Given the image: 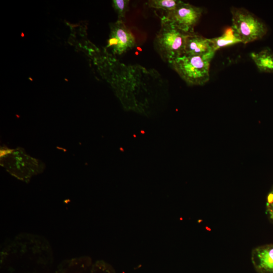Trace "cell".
<instances>
[{"instance_id": "obj_1", "label": "cell", "mask_w": 273, "mask_h": 273, "mask_svg": "<svg viewBox=\"0 0 273 273\" xmlns=\"http://www.w3.org/2000/svg\"><path fill=\"white\" fill-rule=\"evenodd\" d=\"M161 26L154 40V47L161 59L169 63L185 54L189 33L161 17Z\"/></svg>"}, {"instance_id": "obj_2", "label": "cell", "mask_w": 273, "mask_h": 273, "mask_svg": "<svg viewBox=\"0 0 273 273\" xmlns=\"http://www.w3.org/2000/svg\"><path fill=\"white\" fill-rule=\"evenodd\" d=\"M215 53L203 56L184 55L169 63V65L189 85H202L210 78L211 60Z\"/></svg>"}, {"instance_id": "obj_3", "label": "cell", "mask_w": 273, "mask_h": 273, "mask_svg": "<svg viewBox=\"0 0 273 273\" xmlns=\"http://www.w3.org/2000/svg\"><path fill=\"white\" fill-rule=\"evenodd\" d=\"M231 13V27L241 42L247 44L260 39L267 33L266 24L247 9L232 7Z\"/></svg>"}, {"instance_id": "obj_4", "label": "cell", "mask_w": 273, "mask_h": 273, "mask_svg": "<svg viewBox=\"0 0 273 273\" xmlns=\"http://www.w3.org/2000/svg\"><path fill=\"white\" fill-rule=\"evenodd\" d=\"M202 8L183 1L174 10L165 12L162 17L186 33L194 32V28L202 16Z\"/></svg>"}, {"instance_id": "obj_5", "label": "cell", "mask_w": 273, "mask_h": 273, "mask_svg": "<svg viewBox=\"0 0 273 273\" xmlns=\"http://www.w3.org/2000/svg\"><path fill=\"white\" fill-rule=\"evenodd\" d=\"M7 154L10 161L5 163V167L13 175L23 181H28L41 169L37 161L19 151H12Z\"/></svg>"}, {"instance_id": "obj_6", "label": "cell", "mask_w": 273, "mask_h": 273, "mask_svg": "<svg viewBox=\"0 0 273 273\" xmlns=\"http://www.w3.org/2000/svg\"><path fill=\"white\" fill-rule=\"evenodd\" d=\"M135 37L123 21L117 20L111 26V32L106 47L114 54L121 55L133 49Z\"/></svg>"}, {"instance_id": "obj_7", "label": "cell", "mask_w": 273, "mask_h": 273, "mask_svg": "<svg viewBox=\"0 0 273 273\" xmlns=\"http://www.w3.org/2000/svg\"><path fill=\"white\" fill-rule=\"evenodd\" d=\"M251 261L258 273H273V244L255 248L251 253Z\"/></svg>"}, {"instance_id": "obj_8", "label": "cell", "mask_w": 273, "mask_h": 273, "mask_svg": "<svg viewBox=\"0 0 273 273\" xmlns=\"http://www.w3.org/2000/svg\"><path fill=\"white\" fill-rule=\"evenodd\" d=\"M215 53L210 38H206L197 32L189 33L187 37L184 55L203 56Z\"/></svg>"}, {"instance_id": "obj_9", "label": "cell", "mask_w": 273, "mask_h": 273, "mask_svg": "<svg viewBox=\"0 0 273 273\" xmlns=\"http://www.w3.org/2000/svg\"><path fill=\"white\" fill-rule=\"evenodd\" d=\"M250 57L260 72L273 73V52L270 49L251 53Z\"/></svg>"}, {"instance_id": "obj_10", "label": "cell", "mask_w": 273, "mask_h": 273, "mask_svg": "<svg viewBox=\"0 0 273 273\" xmlns=\"http://www.w3.org/2000/svg\"><path fill=\"white\" fill-rule=\"evenodd\" d=\"M210 40L215 52L220 48L241 42L232 27L226 28L221 35Z\"/></svg>"}, {"instance_id": "obj_11", "label": "cell", "mask_w": 273, "mask_h": 273, "mask_svg": "<svg viewBox=\"0 0 273 273\" xmlns=\"http://www.w3.org/2000/svg\"><path fill=\"white\" fill-rule=\"evenodd\" d=\"M182 2L179 0H150L146 3L149 8L168 12L175 9Z\"/></svg>"}, {"instance_id": "obj_12", "label": "cell", "mask_w": 273, "mask_h": 273, "mask_svg": "<svg viewBox=\"0 0 273 273\" xmlns=\"http://www.w3.org/2000/svg\"><path fill=\"white\" fill-rule=\"evenodd\" d=\"M129 1L114 0L112 1L113 7L118 15V20L123 21L125 14L129 10Z\"/></svg>"}, {"instance_id": "obj_13", "label": "cell", "mask_w": 273, "mask_h": 273, "mask_svg": "<svg viewBox=\"0 0 273 273\" xmlns=\"http://www.w3.org/2000/svg\"><path fill=\"white\" fill-rule=\"evenodd\" d=\"M266 211L269 218L273 220V190L267 196Z\"/></svg>"}]
</instances>
